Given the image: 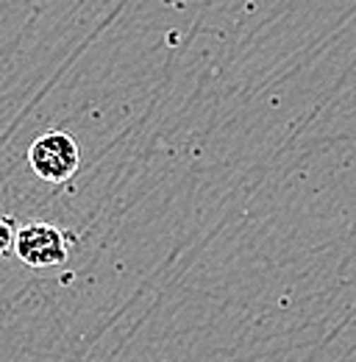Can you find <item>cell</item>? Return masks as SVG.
Returning <instances> with one entry per match:
<instances>
[{
  "label": "cell",
  "instance_id": "6da1fadb",
  "mask_svg": "<svg viewBox=\"0 0 356 362\" xmlns=\"http://www.w3.org/2000/svg\"><path fill=\"white\" fill-rule=\"evenodd\" d=\"M28 162L31 170L47 184H67L81 165L78 142L67 132H47L31 142Z\"/></svg>",
  "mask_w": 356,
  "mask_h": 362
},
{
  "label": "cell",
  "instance_id": "7a4b0ae2",
  "mask_svg": "<svg viewBox=\"0 0 356 362\" xmlns=\"http://www.w3.org/2000/svg\"><path fill=\"white\" fill-rule=\"evenodd\" d=\"M14 251L28 268L64 265L70 257V237L53 223H25L23 228H17Z\"/></svg>",
  "mask_w": 356,
  "mask_h": 362
},
{
  "label": "cell",
  "instance_id": "3957f363",
  "mask_svg": "<svg viewBox=\"0 0 356 362\" xmlns=\"http://www.w3.org/2000/svg\"><path fill=\"white\" fill-rule=\"evenodd\" d=\"M14 243H17V226H14V218L0 215V257H6L8 251H14Z\"/></svg>",
  "mask_w": 356,
  "mask_h": 362
}]
</instances>
